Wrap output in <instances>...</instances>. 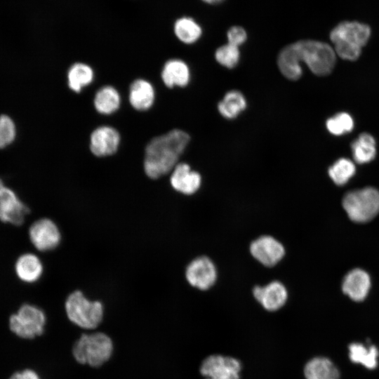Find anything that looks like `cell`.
Segmentation results:
<instances>
[{
  "label": "cell",
  "instance_id": "cell-6",
  "mask_svg": "<svg viewBox=\"0 0 379 379\" xmlns=\"http://www.w3.org/2000/svg\"><path fill=\"white\" fill-rule=\"evenodd\" d=\"M343 207L350 219L355 222H366L379 213V191L371 187L346 193Z\"/></svg>",
  "mask_w": 379,
  "mask_h": 379
},
{
  "label": "cell",
  "instance_id": "cell-1",
  "mask_svg": "<svg viewBox=\"0 0 379 379\" xmlns=\"http://www.w3.org/2000/svg\"><path fill=\"white\" fill-rule=\"evenodd\" d=\"M336 62L334 49L328 44L315 40H300L285 46L278 55L277 64L281 74L290 80L300 78L301 62L317 76H326Z\"/></svg>",
  "mask_w": 379,
  "mask_h": 379
},
{
  "label": "cell",
  "instance_id": "cell-4",
  "mask_svg": "<svg viewBox=\"0 0 379 379\" xmlns=\"http://www.w3.org/2000/svg\"><path fill=\"white\" fill-rule=\"evenodd\" d=\"M368 25L359 22L344 21L335 27L330 33L335 54L345 60H357L361 48L371 36Z\"/></svg>",
  "mask_w": 379,
  "mask_h": 379
},
{
  "label": "cell",
  "instance_id": "cell-33",
  "mask_svg": "<svg viewBox=\"0 0 379 379\" xmlns=\"http://www.w3.org/2000/svg\"><path fill=\"white\" fill-rule=\"evenodd\" d=\"M203 1L208 4H218L221 2L222 0H202Z\"/></svg>",
  "mask_w": 379,
  "mask_h": 379
},
{
  "label": "cell",
  "instance_id": "cell-9",
  "mask_svg": "<svg viewBox=\"0 0 379 379\" xmlns=\"http://www.w3.org/2000/svg\"><path fill=\"white\" fill-rule=\"evenodd\" d=\"M29 208L16 194L4 185L0 178V220L15 225L23 223Z\"/></svg>",
  "mask_w": 379,
  "mask_h": 379
},
{
  "label": "cell",
  "instance_id": "cell-32",
  "mask_svg": "<svg viewBox=\"0 0 379 379\" xmlns=\"http://www.w3.org/2000/svg\"><path fill=\"white\" fill-rule=\"evenodd\" d=\"M9 379H41L39 375L32 369H25L13 373Z\"/></svg>",
  "mask_w": 379,
  "mask_h": 379
},
{
  "label": "cell",
  "instance_id": "cell-29",
  "mask_svg": "<svg viewBox=\"0 0 379 379\" xmlns=\"http://www.w3.org/2000/svg\"><path fill=\"white\" fill-rule=\"evenodd\" d=\"M215 60L221 65L227 67H234L240 57L239 47L227 44L219 47L215 53Z\"/></svg>",
  "mask_w": 379,
  "mask_h": 379
},
{
  "label": "cell",
  "instance_id": "cell-18",
  "mask_svg": "<svg viewBox=\"0 0 379 379\" xmlns=\"http://www.w3.org/2000/svg\"><path fill=\"white\" fill-rule=\"evenodd\" d=\"M306 379H340V371L333 362L324 357H317L307 362L304 368Z\"/></svg>",
  "mask_w": 379,
  "mask_h": 379
},
{
  "label": "cell",
  "instance_id": "cell-15",
  "mask_svg": "<svg viewBox=\"0 0 379 379\" xmlns=\"http://www.w3.org/2000/svg\"><path fill=\"white\" fill-rule=\"evenodd\" d=\"M371 288L369 274L360 268L350 271L344 277L342 290L354 301H363L368 294Z\"/></svg>",
  "mask_w": 379,
  "mask_h": 379
},
{
  "label": "cell",
  "instance_id": "cell-13",
  "mask_svg": "<svg viewBox=\"0 0 379 379\" xmlns=\"http://www.w3.org/2000/svg\"><path fill=\"white\" fill-rule=\"evenodd\" d=\"M120 142L119 132L113 127L102 126L95 129L90 137V149L98 157L115 153Z\"/></svg>",
  "mask_w": 379,
  "mask_h": 379
},
{
  "label": "cell",
  "instance_id": "cell-26",
  "mask_svg": "<svg viewBox=\"0 0 379 379\" xmlns=\"http://www.w3.org/2000/svg\"><path fill=\"white\" fill-rule=\"evenodd\" d=\"M174 32L182 42L192 44L200 38L202 30L194 20L188 17H183L175 21Z\"/></svg>",
  "mask_w": 379,
  "mask_h": 379
},
{
  "label": "cell",
  "instance_id": "cell-19",
  "mask_svg": "<svg viewBox=\"0 0 379 379\" xmlns=\"http://www.w3.org/2000/svg\"><path fill=\"white\" fill-rule=\"evenodd\" d=\"M154 90L152 84L144 79L134 81L129 91V102L137 110H147L154 101Z\"/></svg>",
  "mask_w": 379,
  "mask_h": 379
},
{
  "label": "cell",
  "instance_id": "cell-8",
  "mask_svg": "<svg viewBox=\"0 0 379 379\" xmlns=\"http://www.w3.org/2000/svg\"><path fill=\"white\" fill-rule=\"evenodd\" d=\"M239 361L232 357L213 354L206 357L200 367L205 379H239Z\"/></svg>",
  "mask_w": 379,
  "mask_h": 379
},
{
  "label": "cell",
  "instance_id": "cell-5",
  "mask_svg": "<svg viewBox=\"0 0 379 379\" xmlns=\"http://www.w3.org/2000/svg\"><path fill=\"white\" fill-rule=\"evenodd\" d=\"M65 310L71 323L88 331L97 328L104 318L102 303L88 299L81 291H74L67 296Z\"/></svg>",
  "mask_w": 379,
  "mask_h": 379
},
{
  "label": "cell",
  "instance_id": "cell-28",
  "mask_svg": "<svg viewBox=\"0 0 379 379\" xmlns=\"http://www.w3.org/2000/svg\"><path fill=\"white\" fill-rule=\"evenodd\" d=\"M326 127L330 133L339 136L351 132L354 122L350 114L339 112L326 120Z\"/></svg>",
  "mask_w": 379,
  "mask_h": 379
},
{
  "label": "cell",
  "instance_id": "cell-10",
  "mask_svg": "<svg viewBox=\"0 0 379 379\" xmlns=\"http://www.w3.org/2000/svg\"><path fill=\"white\" fill-rule=\"evenodd\" d=\"M30 240L40 251H48L55 248L60 243L61 234L57 225L48 218H41L29 227Z\"/></svg>",
  "mask_w": 379,
  "mask_h": 379
},
{
  "label": "cell",
  "instance_id": "cell-25",
  "mask_svg": "<svg viewBox=\"0 0 379 379\" xmlns=\"http://www.w3.org/2000/svg\"><path fill=\"white\" fill-rule=\"evenodd\" d=\"M93 71L86 64L77 62L69 68L67 73V83L69 88L74 92L81 90L92 82Z\"/></svg>",
  "mask_w": 379,
  "mask_h": 379
},
{
  "label": "cell",
  "instance_id": "cell-7",
  "mask_svg": "<svg viewBox=\"0 0 379 379\" xmlns=\"http://www.w3.org/2000/svg\"><path fill=\"white\" fill-rule=\"evenodd\" d=\"M46 317L44 311L32 305H22L9 319L11 331L24 339H33L44 332Z\"/></svg>",
  "mask_w": 379,
  "mask_h": 379
},
{
  "label": "cell",
  "instance_id": "cell-21",
  "mask_svg": "<svg viewBox=\"0 0 379 379\" xmlns=\"http://www.w3.org/2000/svg\"><path fill=\"white\" fill-rule=\"evenodd\" d=\"M15 272L22 281L33 283L41 277L43 265L36 255L26 253L18 259L15 263Z\"/></svg>",
  "mask_w": 379,
  "mask_h": 379
},
{
  "label": "cell",
  "instance_id": "cell-24",
  "mask_svg": "<svg viewBox=\"0 0 379 379\" xmlns=\"http://www.w3.org/2000/svg\"><path fill=\"white\" fill-rule=\"evenodd\" d=\"M246 107V101L243 94L235 90L228 91L218 103V109L220 114L227 119L236 117Z\"/></svg>",
  "mask_w": 379,
  "mask_h": 379
},
{
  "label": "cell",
  "instance_id": "cell-12",
  "mask_svg": "<svg viewBox=\"0 0 379 379\" xmlns=\"http://www.w3.org/2000/svg\"><path fill=\"white\" fill-rule=\"evenodd\" d=\"M252 256L266 267L277 265L284 256L283 245L271 236H262L255 239L250 246Z\"/></svg>",
  "mask_w": 379,
  "mask_h": 379
},
{
  "label": "cell",
  "instance_id": "cell-30",
  "mask_svg": "<svg viewBox=\"0 0 379 379\" xmlns=\"http://www.w3.org/2000/svg\"><path fill=\"white\" fill-rule=\"evenodd\" d=\"M16 128L13 121L7 115L0 116V148L11 144L15 140Z\"/></svg>",
  "mask_w": 379,
  "mask_h": 379
},
{
  "label": "cell",
  "instance_id": "cell-22",
  "mask_svg": "<svg viewBox=\"0 0 379 379\" xmlns=\"http://www.w3.org/2000/svg\"><path fill=\"white\" fill-rule=\"evenodd\" d=\"M351 151L354 161L359 164L369 163L376 156V142L368 133H361L351 143Z\"/></svg>",
  "mask_w": 379,
  "mask_h": 379
},
{
  "label": "cell",
  "instance_id": "cell-17",
  "mask_svg": "<svg viewBox=\"0 0 379 379\" xmlns=\"http://www.w3.org/2000/svg\"><path fill=\"white\" fill-rule=\"evenodd\" d=\"M190 69L187 64L179 59H172L167 61L161 72V79L168 88L175 86L183 87L190 81Z\"/></svg>",
  "mask_w": 379,
  "mask_h": 379
},
{
  "label": "cell",
  "instance_id": "cell-27",
  "mask_svg": "<svg viewBox=\"0 0 379 379\" xmlns=\"http://www.w3.org/2000/svg\"><path fill=\"white\" fill-rule=\"evenodd\" d=\"M355 173V164L347 158L338 159L328 170L331 179L335 184L340 186L346 184L354 176Z\"/></svg>",
  "mask_w": 379,
  "mask_h": 379
},
{
  "label": "cell",
  "instance_id": "cell-31",
  "mask_svg": "<svg viewBox=\"0 0 379 379\" xmlns=\"http://www.w3.org/2000/svg\"><path fill=\"white\" fill-rule=\"evenodd\" d=\"M228 44L239 47L244 44L247 38V34L244 28L239 26L232 27L227 31Z\"/></svg>",
  "mask_w": 379,
  "mask_h": 379
},
{
  "label": "cell",
  "instance_id": "cell-3",
  "mask_svg": "<svg viewBox=\"0 0 379 379\" xmlns=\"http://www.w3.org/2000/svg\"><path fill=\"white\" fill-rule=\"evenodd\" d=\"M114 350L111 337L102 331L84 333L74 341L72 354L76 362L99 368L108 362Z\"/></svg>",
  "mask_w": 379,
  "mask_h": 379
},
{
  "label": "cell",
  "instance_id": "cell-11",
  "mask_svg": "<svg viewBox=\"0 0 379 379\" xmlns=\"http://www.w3.org/2000/svg\"><path fill=\"white\" fill-rule=\"evenodd\" d=\"M185 277L192 286L200 290H207L216 281V267L210 258L206 256L198 257L187 265Z\"/></svg>",
  "mask_w": 379,
  "mask_h": 379
},
{
  "label": "cell",
  "instance_id": "cell-2",
  "mask_svg": "<svg viewBox=\"0 0 379 379\" xmlns=\"http://www.w3.org/2000/svg\"><path fill=\"white\" fill-rule=\"evenodd\" d=\"M190 139V135L180 129H173L152 139L145 148V174L154 180L173 171Z\"/></svg>",
  "mask_w": 379,
  "mask_h": 379
},
{
  "label": "cell",
  "instance_id": "cell-23",
  "mask_svg": "<svg viewBox=\"0 0 379 379\" xmlns=\"http://www.w3.org/2000/svg\"><path fill=\"white\" fill-rule=\"evenodd\" d=\"M121 98L118 91L112 86L101 88L94 98V106L100 114H110L120 106Z\"/></svg>",
  "mask_w": 379,
  "mask_h": 379
},
{
  "label": "cell",
  "instance_id": "cell-20",
  "mask_svg": "<svg viewBox=\"0 0 379 379\" xmlns=\"http://www.w3.org/2000/svg\"><path fill=\"white\" fill-rule=\"evenodd\" d=\"M350 361L368 369H375L378 365L379 350L374 345L352 343L348 345Z\"/></svg>",
  "mask_w": 379,
  "mask_h": 379
},
{
  "label": "cell",
  "instance_id": "cell-16",
  "mask_svg": "<svg viewBox=\"0 0 379 379\" xmlns=\"http://www.w3.org/2000/svg\"><path fill=\"white\" fill-rule=\"evenodd\" d=\"M170 182L175 191L190 195L199 189L201 178L199 173L192 171L188 164L180 163L173 169Z\"/></svg>",
  "mask_w": 379,
  "mask_h": 379
},
{
  "label": "cell",
  "instance_id": "cell-14",
  "mask_svg": "<svg viewBox=\"0 0 379 379\" xmlns=\"http://www.w3.org/2000/svg\"><path fill=\"white\" fill-rule=\"evenodd\" d=\"M255 300L266 310L274 312L282 307L288 298V292L283 284L278 281L264 286H255L253 290Z\"/></svg>",
  "mask_w": 379,
  "mask_h": 379
}]
</instances>
